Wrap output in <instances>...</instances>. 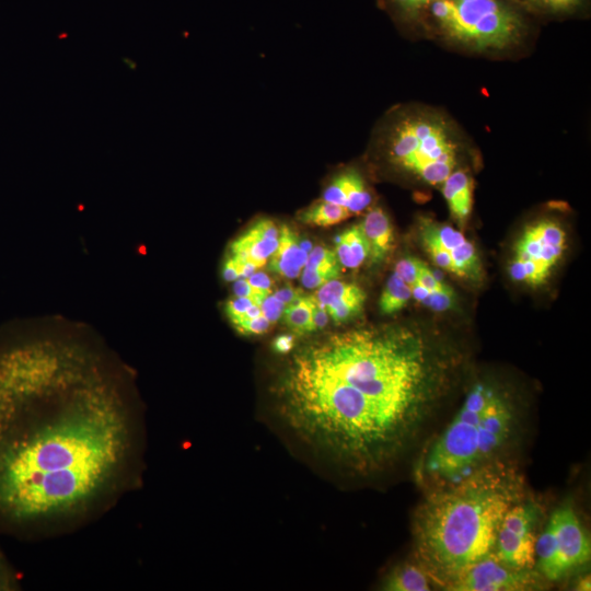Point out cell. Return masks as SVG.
Masks as SVG:
<instances>
[{
	"label": "cell",
	"mask_w": 591,
	"mask_h": 591,
	"mask_svg": "<svg viewBox=\"0 0 591 591\" xmlns=\"http://www.w3.org/2000/svg\"><path fill=\"white\" fill-rule=\"evenodd\" d=\"M376 138L393 167L431 186L441 185L456 169L463 147L450 118L420 107L396 109Z\"/></svg>",
	"instance_id": "obj_5"
},
{
	"label": "cell",
	"mask_w": 591,
	"mask_h": 591,
	"mask_svg": "<svg viewBox=\"0 0 591 591\" xmlns=\"http://www.w3.org/2000/svg\"><path fill=\"white\" fill-rule=\"evenodd\" d=\"M340 264L334 251L317 245L308 254L302 268L301 282L309 289L320 288L340 275Z\"/></svg>",
	"instance_id": "obj_18"
},
{
	"label": "cell",
	"mask_w": 591,
	"mask_h": 591,
	"mask_svg": "<svg viewBox=\"0 0 591 591\" xmlns=\"http://www.w3.org/2000/svg\"><path fill=\"white\" fill-rule=\"evenodd\" d=\"M432 586L425 568L414 558L395 566L382 583V588L390 591H428Z\"/></svg>",
	"instance_id": "obj_19"
},
{
	"label": "cell",
	"mask_w": 591,
	"mask_h": 591,
	"mask_svg": "<svg viewBox=\"0 0 591 591\" xmlns=\"http://www.w3.org/2000/svg\"><path fill=\"white\" fill-rule=\"evenodd\" d=\"M254 303L252 298L236 297L225 303V314L231 322L237 320Z\"/></svg>",
	"instance_id": "obj_30"
},
{
	"label": "cell",
	"mask_w": 591,
	"mask_h": 591,
	"mask_svg": "<svg viewBox=\"0 0 591 591\" xmlns=\"http://www.w3.org/2000/svg\"><path fill=\"white\" fill-rule=\"evenodd\" d=\"M222 277L227 281H234L240 278V270L236 260L227 255L222 267Z\"/></svg>",
	"instance_id": "obj_32"
},
{
	"label": "cell",
	"mask_w": 591,
	"mask_h": 591,
	"mask_svg": "<svg viewBox=\"0 0 591 591\" xmlns=\"http://www.w3.org/2000/svg\"><path fill=\"white\" fill-rule=\"evenodd\" d=\"M590 576L588 575H584L582 577H579L575 583V590H578V591H589L590 590Z\"/></svg>",
	"instance_id": "obj_38"
},
{
	"label": "cell",
	"mask_w": 591,
	"mask_h": 591,
	"mask_svg": "<svg viewBox=\"0 0 591 591\" xmlns=\"http://www.w3.org/2000/svg\"><path fill=\"white\" fill-rule=\"evenodd\" d=\"M412 299L410 287L393 273L381 293L379 306L383 314H394L401 311Z\"/></svg>",
	"instance_id": "obj_22"
},
{
	"label": "cell",
	"mask_w": 591,
	"mask_h": 591,
	"mask_svg": "<svg viewBox=\"0 0 591 591\" xmlns=\"http://www.w3.org/2000/svg\"><path fill=\"white\" fill-rule=\"evenodd\" d=\"M294 339L291 335H280L273 343L274 350L279 354H287L292 350Z\"/></svg>",
	"instance_id": "obj_36"
},
{
	"label": "cell",
	"mask_w": 591,
	"mask_h": 591,
	"mask_svg": "<svg viewBox=\"0 0 591 591\" xmlns=\"http://www.w3.org/2000/svg\"><path fill=\"white\" fill-rule=\"evenodd\" d=\"M321 199L343 206L354 215L368 208L372 196L360 172L347 169L331 179Z\"/></svg>",
	"instance_id": "obj_14"
},
{
	"label": "cell",
	"mask_w": 591,
	"mask_h": 591,
	"mask_svg": "<svg viewBox=\"0 0 591 591\" xmlns=\"http://www.w3.org/2000/svg\"><path fill=\"white\" fill-rule=\"evenodd\" d=\"M369 244L360 223L346 229L336 239L335 254L346 268H358L369 257Z\"/></svg>",
	"instance_id": "obj_20"
},
{
	"label": "cell",
	"mask_w": 591,
	"mask_h": 591,
	"mask_svg": "<svg viewBox=\"0 0 591 591\" xmlns=\"http://www.w3.org/2000/svg\"><path fill=\"white\" fill-rule=\"evenodd\" d=\"M548 583L535 569H515L491 552L465 568L447 588L450 591H532Z\"/></svg>",
	"instance_id": "obj_11"
},
{
	"label": "cell",
	"mask_w": 591,
	"mask_h": 591,
	"mask_svg": "<svg viewBox=\"0 0 591 591\" xmlns=\"http://www.w3.org/2000/svg\"><path fill=\"white\" fill-rule=\"evenodd\" d=\"M566 248V233L551 219L528 225L514 245V256L509 267L513 280L529 286H540L561 258Z\"/></svg>",
	"instance_id": "obj_8"
},
{
	"label": "cell",
	"mask_w": 591,
	"mask_h": 591,
	"mask_svg": "<svg viewBox=\"0 0 591 591\" xmlns=\"http://www.w3.org/2000/svg\"><path fill=\"white\" fill-rule=\"evenodd\" d=\"M233 325L237 332L244 335H260L269 329L271 323L260 314L254 318L240 321Z\"/></svg>",
	"instance_id": "obj_27"
},
{
	"label": "cell",
	"mask_w": 591,
	"mask_h": 591,
	"mask_svg": "<svg viewBox=\"0 0 591 591\" xmlns=\"http://www.w3.org/2000/svg\"><path fill=\"white\" fill-rule=\"evenodd\" d=\"M590 558V536L575 505L566 500L546 515L535 544L534 569L551 584L577 573Z\"/></svg>",
	"instance_id": "obj_7"
},
{
	"label": "cell",
	"mask_w": 591,
	"mask_h": 591,
	"mask_svg": "<svg viewBox=\"0 0 591 591\" xmlns=\"http://www.w3.org/2000/svg\"><path fill=\"white\" fill-rule=\"evenodd\" d=\"M258 291H263V290H257V289H254L248 280L246 278H241V279H236L234 286H233V292L235 293L236 297H248V298H253ZM269 292V291H268Z\"/></svg>",
	"instance_id": "obj_35"
},
{
	"label": "cell",
	"mask_w": 591,
	"mask_h": 591,
	"mask_svg": "<svg viewBox=\"0 0 591 591\" xmlns=\"http://www.w3.org/2000/svg\"><path fill=\"white\" fill-rule=\"evenodd\" d=\"M279 234L274 220L262 218L231 243L228 255L262 268L275 253Z\"/></svg>",
	"instance_id": "obj_12"
},
{
	"label": "cell",
	"mask_w": 591,
	"mask_h": 591,
	"mask_svg": "<svg viewBox=\"0 0 591 591\" xmlns=\"http://www.w3.org/2000/svg\"><path fill=\"white\" fill-rule=\"evenodd\" d=\"M399 22L408 25L425 23L428 9L436 0H383Z\"/></svg>",
	"instance_id": "obj_24"
},
{
	"label": "cell",
	"mask_w": 591,
	"mask_h": 591,
	"mask_svg": "<svg viewBox=\"0 0 591 591\" xmlns=\"http://www.w3.org/2000/svg\"><path fill=\"white\" fill-rule=\"evenodd\" d=\"M297 234L288 227L280 228L279 243L270 256V269L286 278H297L308 258V254L299 244Z\"/></svg>",
	"instance_id": "obj_17"
},
{
	"label": "cell",
	"mask_w": 591,
	"mask_h": 591,
	"mask_svg": "<svg viewBox=\"0 0 591 591\" xmlns=\"http://www.w3.org/2000/svg\"><path fill=\"white\" fill-rule=\"evenodd\" d=\"M584 0H526V4L538 12L563 14L576 10Z\"/></svg>",
	"instance_id": "obj_26"
},
{
	"label": "cell",
	"mask_w": 591,
	"mask_h": 591,
	"mask_svg": "<svg viewBox=\"0 0 591 591\" xmlns=\"http://www.w3.org/2000/svg\"><path fill=\"white\" fill-rule=\"evenodd\" d=\"M313 297L337 325L358 316L366 301V293L359 286L337 279L321 286Z\"/></svg>",
	"instance_id": "obj_13"
},
{
	"label": "cell",
	"mask_w": 591,
	"mask_h": 591,
	"mask_svg": "<svg viewBox=\"0 0 591 591\" xmlns=\"http://www.w3.org/2000/svg\"><path fill=\"white\" fill-rule=\"evenodd\" d=\"M250 285L257 290L269 291L271 287L270 278L264 273H254L248 278H246Z\"/></svg>",
	"instance_id": "obj_33"
},
{
	"label": "cell",
	"mask_w": 591,
	"mask_h": 591,
	"mask_svg": "<svg viewBox=\"0 0 591 591\" xmlns=\"http://www.w3.org/2000/svg\"><path fill=\"white\" fill-rule=\"evenodd\" d=\"M286 304L274 294H269L260 304L262 314L273 324L285 311Z\"/></svg>",
	"instance_id": "obj_28"
},
{
	"label": "cell",
	"mask_w": 591,
	"mask_h": 591,
	"mask_svg": "<svg viewBox=\"0 0 591 591\" xmlns=\"http://www.w3.org/2000/svg\"><path fill=\"white\" fill-rule=\"evenodd\" d=\"M530 491L518 461L488 465L425 493L412 521L413 558L444 589L494 551L507 511Z\"/></svg>",
	"instance_id": "obj_3"
},
{
	"label": "cell",
	"mask_w": 591,
	"mask_h": 591,
	"mask_svg": "<svg viewBox=\"0 0 591 591\" xmlns=\"http://www.w3.org/2000/svg\"><path fill=\"white\" fill-rule=\"evenodd\" d=\"M274 296L278 298L285 304H289L303 294L301 293L300 290L294 289L290 286H286L279 289L278 291H276Z\"/></svg>",
	"instance_id": "obj_37"
},
{
	"label": "cell",
	"mask_w": 591,
	"mask_h": 591,
	"mask_svg": "<svg viewBox=\"0 0 591 591\" xmlns=\"http://www.w3.org/2000/svg\"><path fill=\"white\" fill-rule=\"evenodd\" d=\"M460 356L405 326L354 328L299 347L274 387L279 419L345 473H383L420 447Z\"/></svg>",
	"instance_id": "obj_2"
},
{
	"label": "cell",
	"mask_w": 591,
	"mask_h": 591,
	"mask_svg": "<svg viewBox=\"0 0 591 591\" xmlns=\"http://www.w3.org/2000/svg\"><path fill=\"white\" fill-rule=\"evenodd\" d=\"M418 236L438 267L471 282L482 280L483 268L476 247L460 230L430 217H420Z\"/></svg>",
	"instance_id": "obj_10"
},
{
	"label": "cell",
	"mask_w": 591,
	"mask_h": 591,
	"mask_svg": "<svg viewBox=\"0 0 591 591\" xmlns=\"http://www.w3.org/2000/svg\"><path fill=\"white\" fill-rule=\"evenodd\" d=\"M445 42L471 51H501L517 46L525 20L508 0H436L425 22Z\"/></svg>",
	"instance_id": "obj_6"
},
{
	"label": "cell",
	"mask_w": 591,
	"mask_h": 591,
	"mask_svg": "<svg viewBox=\"0 0 591 591\" xmlns=\"http://www.w3.org/2000/svg\"><path fill=\"white\" fill-rule=\"evenodd\" d=\"M314 297L301 296L289 303L283 311V321L294 333L303 335L314 332L312 310Z\"/></svg>",
	"instance_id": "obj_23"
},
{
	"label": "cell",
	"mask_w": 591,
	"mask_h": 591,
	"mask_svg": "<svg viewBox=\"0 0 591 591\" xmlns=\"http://www.w3.org/2000/svg\"><path fill=\"white\" fill-rule=\"evenodd\" d=\"M351 215L343 206L320 199L304 209L299 215V219L306 224L328 227L343 222Z\"/></svg>",
	"instance_id": "obj_21"
},
{
	"label": "cell",
	"mask_w": 591,
	"mask_h": 591,
	"mask_svg": "<svg viewBox=\"0 0 591 591\" xmlns=\"http://www.w3.org/2000/svg\"><path fill=\"white\" fill-rule=\"evenodd\" d=\"M16 587V578L0 553V591L13 590Z\"/></svg>",
	"instance_id": "obj_31"
},
{
	"label": "cell",
	"mask_w": 591,
	"mask_h": 591,
	"mask_svg": "<svg viewBox=\"0 0 591 591\" xmlns=\"http://www.w3.org/2000/svg\"><path fill=\"white\" fill-rule=\"evenodd\" d=\"M360 227L369 244L371 263H381L390 254L394 243L393 227L389 216L380 207L372 208L360 222Z\"/></svg>",
	"instance_id": "obj_16"
},
{
	"label": "cell",
	"mask_w": 591,
	"mask_h": 591,
	"mask_svg": "<svg viewBox=\"0 0 591 591\" xmlns=\"http://www.w3.org/2000/svg\"><path fill=\"white\" fill-rule=\"evenodd\" d=\"M37 331L0 350V523L49 536L136 488L144 427L134 373L93 332Z\"/></svg>",
	"instance_id": "obj_1"
},
{
	"label": "cell",
	"mask_w": 591,
	"mask_h": 591,
	"mask_svg": "<svg viewBox=\"0 0 591 591\" xmlns=\"http://www.w3.org/2000/svg\"><path fill=\"white\" fill-rule=\"evenodd\" d=\"M543 502L529 493L505 514L493 553L515 569H534L535 544L546 519Z\"/></svg>",
	"instance_id": "obj_9"
},
{
	"label": "cell",
	"mask_w": 591,
	"mask_h": 591,
	"mask_svg": "<svg viewBox=\"0 0 591 591\" xmlns=\"http://www.w3.org/2000/svg\"><path fill=\"white\" fill-rule=\"evenodd\" d=\"M418 258L406 257L396 265L394 273L397 274L408 286L415 282L418 267Z\"/></svg>",
	"instance_id": "obj_29"
},
{
	"label": "cell",
	"mask_w": 591,
	"mask_h": 591,
	"mask_svg": "<svg viewBox=\"0 0 591 591\" xmlns=\"http://www.w3.org/2000/svg\"><path fill=\"white\" fill-rule=\"evenodd\" d=\"M312 321L315 331L324 328L328 321L326 311L316 302L315 298L312 310Z\"/></svg>",
	"instance_id": "obj_34"
},
{
	"label": "cell",
	"mask_w": 591,
	"mask_h": 591,
	"mask_svg": "<svg viewBox=\"0 0 591 591\" xmlns=\"http://www.w3.org/2000/svg\"><path fill=\"white\" fill-rule=\"evenodd\" d=\"M440 186L451 216L465 225L473 207V178L465 170L455 169Z\"/></svg>",
	"instance_id": "obj_15"
},
{
	"label": "cell",
	"mask_w": 591,
	"mask_h": 591,
	"mask_svg": "<svg viewBox=\"0 0 591 591\" xmlns=\"http://www.w3.org/2000/svg\"><path fill=\"white\" fill-rule=\"evenodd\" d=\"M529 424L528 407L511 389L493 380L474 382L449 422L419 451L416 484L427 493L488 465L518 461Z\"/></svg>",
	"instance_id": "obj_4"
},
{
	"label": "cell",
	"mask_w": 591,
	"mask_h": 591,
	"mask_svg": "<svg viewBox=\"0 0 591 591\" xmlns=\"http://www.w3.org/2000/svg\"><path fill=\"white\" fill-rule=\"evenodd\" d=\"M412 298L429 309L441 312L450 309L454 301V292H438L426 289L421 285L414 282L409 286Z\"/></svg>",
	"instance_id": "obj_25"
}]
</instances>
